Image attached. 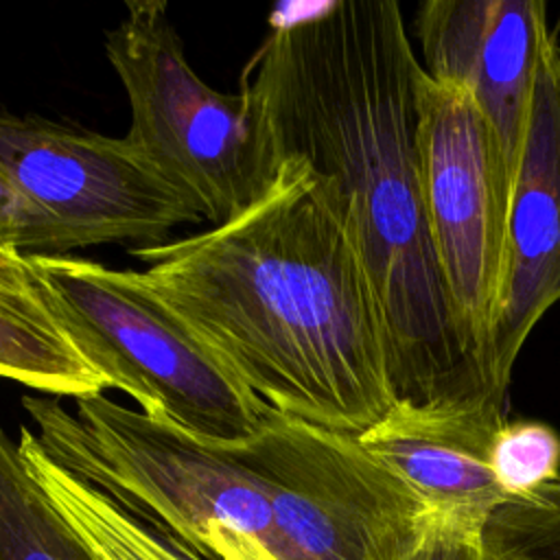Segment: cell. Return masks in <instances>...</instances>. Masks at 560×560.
Returning <instances> with one entry per match:
<instances>
[{
    "instance_id": "6da1fadb",
    "label": "cell",
    "mask_w": 560,
    "mask_h": 560,
    "mask_svg": "<svg viewBox=\"0 0 560 560\" xmlns=\"http://www.w3.org/2000/svg\"><path fill=\"white\" fill-rule=\"evenodd\" d=\"M420 72L398 2L335 0L271 20L241 90L278 164L308 171L359 254L398 400L424 402L488 389L459 341L427 230L416 158Z\"/></svg>"
},
{
    "instance_id": "7a4b0ae2",
    "label": "cell",
    "mask_w": 560,
    "mask_h": 560,
    "mask_svg": "<svg viewBox=\"0 0 560 560\" xmlns=\"http://www.w3.org/2000/svg\"><path fill=\"white\" fill-rule=\"evenodd\" d=\"M144 284L273 411L361 435L398 400L368 273L308 171L236 219L133 247Z\"/></svg>"
},
{
    "instance_id": "3957f363",
    "label": "cell",
    "mask_w": 560,
    "mask_h": 560,
    "mask_svg": "<svg viewBox=\"0 0 560 560\" xmlns=\"http://www.w3.org/2000/svg\"><path fill=\"white\" fill-rule=\"evenodd\" d=\"M24 396L42 451L133 516L149 518L203 560H287L256 475L228 448L105 394Z\"/></svg>"
},
{
    "instance_id": "277c9868",
    "label": "cell",
    "mask_w": 560,
    "mask_h": 560,
    "mask_svg": "<svg viewBox=\"0 0 560 560\" xmlns=\"http://www.w3.org/2000/svg\"><path fill=\"white\" fill-rule=\"evenodd\" d=\"M24 276L107 387L206 444L254 438L271 407L142 280L72 256H24Z\"/></svg>"
},
{
    "instance_id": "5b68a950",
    "label": "cell",
    "mask_w": 560,
    "mask_h": 560,
    "mask_svg": "<svg viewBox=\"0 0 560 560\" xmlns=\"http://www.w3.org/2000/svg\"><path fill=\"white\" fill-rule=\"evenodd\" d=\"M105 55L131 109L122 138L206 223L223 225L271 190L280 164L256 107L192 70L166 2H127Z\"/></svg>"
},
{
    "instance_id": "8992f818",
    "label": "cell",
    "mask_w": 560,
    "mask_h": 560,
    "mask_svg": "<svg viewBox=\"0 0 560 560\" xmlns=\"http://www.w3.org/2000/svg\"><path fill=\"white\" fill-rule=\"evenodd\" d=\"M228 448L256 475L287 560H413L431 512L357 435L271 409Z\"/></svg>"
},
{
    "instance_id": "52a82bcc",
    "label": "cell",
    "mask_w": 560,
    "mask_h": 560,
    "mask_svg": "<svg viewBox=\"0 0 560 560\" xmlns=\"http://www.w3.org/2000/svg\"><path fill=\"white\" fill-rule=\"evenodd\" d=\"M416 158L427 230L455 328L483 383L514 173L470 92L431 79L424 68L416 98Z\"/></svg>"
},
{
    "instance_id": "ba28073f",
    "label": "cell",
    "mask_w": 560,
    "mask_h": 560,
    "mask_svg": "<svg viewBox=\"0 0 560 560\" xmlns=\"http://www.w3.org/2000/svg\"><path fill=\"white\" fill-rule=\"evenodd\" d=\"M0 175L44 212L70 249L168 243L182 223L203 221L125 138L0 112Z\"/></svg>"
},
{
    "instance_id": "9c48e42d",
    "label": "cell",
    "mask_w": 560,
    "mask_h": 560,
    "mask_svg": "<svg viewBox=\"0 0 560 560\" xmlns=\"http://www.w3.org/2000/svg\"><path fill=\"white\" fill-rule=\"evenodd\" d=\"M560 302V42L547 44L510 201L501 289L483 357L488 392L505 400L536 324Z\"/></svg>"
},
{
    "instance_id": "30bf717a",
    "label": "cell",
    "mask_w": 560,
    "mask_h": 560,
    "mask_svg": "<svg viewBox=\"0 0 560 560\" xmlns=\"http://www.w3.org/2000/svg\"><path fill=\"white\" fill-rule=\"evenodd\" d=\"M424 72L462 85L490 120L516 179L538 66L551 31L540 0H427L413 22Z\"/></svg>"
},
{
    "instance_id": "8fae6325",
    "label": "cell",
    "mask_w": 560,
    "mask_h": 560,
    "mask_svg": "<svg viewBox=\"0 0 560 560\" xmlns=\"http://www.w3.org/2000/svg\"><path fill=\"white\" fill-rule=\"evenodd\" d=\"M505 420L503 400L488 392L424 402L400 398L357 438L429 512L486 532L508 503L490 466Z\"/></svg>"
},
{
    "instance_id": "7c38bea8",
    "label": "cell",
    "mask_w": 560,
    "mask_h": 560,
    "mask_svg": "<svg viewBox=\"0 0 560 560\" xmlns=\"http://www.w3.org/2000/svg\"><path fill=\"white\" fill-rule=\"evenodd\" d=\"M20 453L55 510L81 540L112 560H203L149 518L133 516L101 490L50 459L31 429L20 427Z\"/></svg>"
},
{
    "instance_id": "4fadbf2b",
    "label": "cell",
    "mask_w": 560,
    "mask_h": 560,
    "mask_svg": "<svg viewBox=\"0 0 560 560\" xmlns=\"http://www.w3.org/2000/svg\"><path fill=\"white\" fill-rule=\"evenodd\" d=\"M0 376L50 396L81 398L109 389L31 284L11 278H0Z\"/></svg>"
},
{
    "instance_id": "5bb4252c",
    "label": "cell",
    "mask_w": 560,
    "mask_h": 560,
    "mask_svg": "<svg viewBox=\"0 0 560 560\" xmlns=\"http://www.w3.org/2000/svg\"><path fill=\"white\" fill-rule=\"evenodd\" d=\"M0 560H96L0 424Z\"/></svg>"
},
{
    "instance_id": "9a60e30c",
    "label": "cell",
    "mask_w": 560,
    "mask_h": 560,
    "mask_svg": "<svg viewBox=\"0 0 560 560\" xmlns=\"http://www.w3.org/2000/svg\"><path fill=\"white\" fill-rule=\"evenodd\" d=\"M490 466L508 503L529 499L560 479V433L540 420H505Z\"/></svg>"
},
{
    "instance_id": "2e32d148",
    "label": "cell",
    "mask_w": 560,
    "mask_h": 560,
    "mask_svg": "<svg viewBox=\"0 0 560 560\" xmlns=\"http://www.w3.org/2000/svg\"><path fill=\"white\" fill-rule=\"evenodd\" d=\"M483 547L488 560H560V479L497 510Z\"/></svg>"
},
{
    "instance_id": "e0dca14e",
    "label": "cell",
    "mask_w": 560,
    "mask_h": 560,
    "mask_svg": "<svg viewBox=\"0 0 560 560\" xmlns=\"http://www.w3.org/2000/svg\"><path fill=\"white\" fill-rule=\"evenodd\" d=\"M0 247L20 256H68L61 230L22 199L0 175Z\"/></svg>"
},
{
    "instance_id": "ac0fdd59",
    "label": "cell",
    "mask_w": 560,
    "mask_h": 560,
    "mask_svg": "<svg viewBox=\"0 0 560 560\" xmlns=\"http://www.w3.org/2000/svg\"><path fill=\"white\" fill-rule=\"evenodd\" d=\"M413 560H488L483 529L431 512V523Z\"/></svg>"
},
{
    "instance_id": "d6986e66",
    "label": "cell",
    "mask_w": 560,
    "mask_h": 560,
    "mask_svg": "<svg viewBox=\"0 0 560 560\" xmlns=\"http://www.w3.org/2000/svg\"><path fill=\"white\" fill-rule=\"evenodd\" d=\"M0 278H11V280L26 282V276H24V256L0 247Z\"/></svg>"
},
{
    "instance_id": "ffe728a7",
    "label": "cell",
    "mask_w": 560,
    "mask_h": 560,
    "mask_svg": "<svg viewBox=\"0 0 560 560\" xmlns=\"http://www.w3.org/2000/svg\"><path fill=\"white\" fill-rule=\"evenodd\" d=\"M92 553H94V558H96V560H112V558H107V556H103V553H101V551H94V549H92Z\"/></svg>"
}]
</instances>
